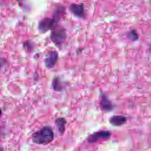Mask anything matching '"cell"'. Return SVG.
<instances>
[{
  "label": "cell",
  "mask_w": 151,
  "mask_h": 151,
  "mask_svg": "<svg viewBox=\"0 0 151 151\" xmlns=\"http://www.w3.org/2000/svg\"><path fill=\"white\" fill-rule=\"evenodd\" d=\"M31 137L34 143L38 145H46L54 140V133L50 126H45L32 133Z\"/></svg>",
  "instance_id": "cell-1"
},
{
  "label": "cell",
  "mask_w": 151,
  "mask_h": 151,
  "mask_svg": "<svg viewBox=\"0 0 151 151\" xmlns=\"http://www.w3.org/2000/svg\"><path fill=\"white\" fill-rule=\"evenodd\" d=\"M66 120L62 117H58L55 120V125L58 129V132L60 133V134H63L65 132V124H66Z\"/></svg>",
  "instance_id": "cell-10"
},
{
  "label": "cell",
  "mask_w": 151,
  "mask_h": 151,
  "mask_svg": "<svg viewBox=\"0 0 151 151\" xmlns=\"http://www.w3.org/2000/svg\"><path fill=\"white\" fill-rule=\"evenodd\" d=\"M24 48L28 51H30L32 49V45L31 42H29V41L24 42Z\"/></svg>",
  "instance_id": "cell-13"
},
{
  "label": "cell",
  "mask_w": 151,
  "mask_h": 151,
  "mask_svg": "<svg viewBox=\"0 0 151 151\" xmlns=\"http://www.w3.org/2000/svg\"><path fill=\"white\" fill-rule=\"evenodd\" d=\"M66 31L65 29L61 27L56 26L51 31L50 38L52 41L58 47H61L66 40Z\"/></svg>",
  "instance_id": "cell-2"
},
{
  "label": "cell",
  "mask_w": 151,
  "mask_h": 151,
  "mask_svg": "<svg viewBox=\"0 0 151 151\" xmlns=\"http://www.w3.org/2000/svg\"><path fill=\"white\" fill-rule=\"evenodd\" d=\"M127 119L123 115H114L109 119L110 123L114 126H121L127 122Z\"/></svg>",
  "instance_id": "cell-8"
},
{
  "label": "cell",
  "mask_w": 151,
  "mask_h": 151,
  "mask_svg": "<svg viewBox=\"0 0 151 151\" xmlns=\"http://www.w3.org/2000/svg\"><path fill=\"white\" fill-rule=\"evenodd\" d=\"M126 36L132 41H136L139 39V35L136 29H132L126 33Z\"/></svg>",
  "instance_id": "cell-11"
},
{
  "label": "cell",
  "mask_w": 151,
  "mask_h": 151,
  "mask_svg": "<svg viewBox=\"0 0 151 151\" xmlns=\"http://www.w3.org/2000/svg\"><path fill=\"white\" fill-rule=\"evenodd\" d=\"M111 132L108 130H100L91 134L87 140L89 143H95L100 139H107L111 136Z\"/></svg>",
  "instance_id": "cell-4"
},
{
  "label": "cell",
  "mask_w": 151,
  "mask_h": 151,
  "mask_svg": "<svg viewBox=\"0 0 151 151\" xmlns=\"http://www.w3.org/2000/svg\"><path fill=\"white\" fill-rule=\"evenodd\" d=\"M70 10L76 17L79 18H84L85 17L84 6L83 4H72L70 6Z\"/></svg>",
  "instance_id": "cell-7"
},
{
  "label": "cell",
  "mask_w": 151,
  "mask_h": 151,
  "mask_svg": "<svg viewBox=\"0 0 151 151\" xmlns=\"http://www.w3.org/2000/svg\"><path fill=\"white\" fill-rule=\"evenodd\" d=\"M52 88L57 91H60L63 89V86L61 83V81L58 77H55L52 81Z\"/></svg>",
  "instance_id": "cell-12"
},
{
  "label": "cell",
  "mask_w": 151,
  "mask_h": 151,
  "mask_svg": "<svg viewBox=\"0 0 151 151\" xmlns=\"http://www.w3.org/2000/svg\"><path fill=\"white\" fill-rule=\"evenodd\" d=\"M57 23L54 18H44L39 22L38 28L41 33H45L54 28Z\"/></svg>",
  "instance_id": "cell-3"
},
{
  "label": "cell",
  "mask_w": 151,
  "mask_h": 151,
  "mask_svg": "<svg viewBox=\"0 0 151 151\" xmlns=\"http://www.w3.org/2000/svg\"><path fill=\"white\" fill-rule=\"evenodd\" d=\"M65 11V8L64 6H63V5L57 6L53 13L52 18H54L55 19V21L57 22H58L63 17V16L64 15Z\"/></svg>",
  "instance_id": "cell-9"
},
{
  "label": "cell",
  "mask_w": 151,
  "mask_h": 151,
  "mask_svg": "<svg viewBox=\"0 0 151 151\" xmlns=\"http://www.w3.org/2000/svg\"><path fill=\"white\" fill-rule=\"evenodd\" d=\"M58 59V53L55 51H50L48 52L47 57L44 60L45 65L48 68H53Z\"/></svg>",
  "instance_id": "cell-6"
},
{
  "label": "cell",
  "mask_w": 151,
  "mask_h": 151,
  "mask_svg": "<svg viewBox=\"0 0 151 151\" xmlns=\"http://www.w3.org/2000/svg\"><path fill=\"white\" fill-rule=\"evenodd\" d=\"M149 50L150 52H151V44L149 45Z\"/></svg>",
  "instance_id": "cell-14"
},
{
  "label": "cell",
  "mask_w": 151,
  "mask_h": 151,
  "mask_svg": "<svg viewBox=\"0 0 151 151\" xmlns=\"http://www.w3.org/2000/svg\"><path fill=\"white\" fill-rule=\"evenodd\" d=\"M99 104L101 109L103 111H106V112L111 111L114 107V105L113 103L104 93H101L100 94Z\"/></svg>",
  "instance_id": "cell-5"
}]
</instances>
